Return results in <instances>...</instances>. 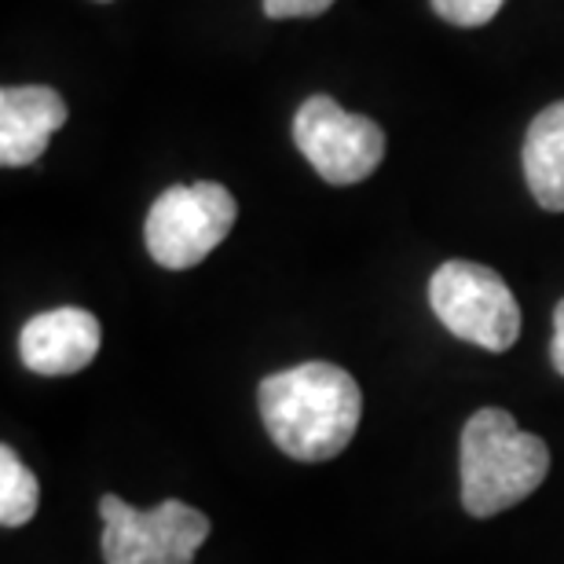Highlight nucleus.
Here are the masks:
<instances>
[{
  "instance_id": "f257e3e1",
  "label": "nucleus",
  "mask_w": 564,
  "mask_h": 564,
  "mask_svg": "<svg viewBox=\"0 0 564 564\" xmlns=\"http://www.w3.org/2000/svg\"><path fill=\"white\" fill-rule=\"evenodd\" d=\"M257 408L282 455L326 462L352 444L364 419V392L348 370L315 359L282 375H268L257 386Z\"/></svg>"
},
{
  "instance_id": "f03ea898",
  "label": "nucleus",
  "mask_w": 564,
  "mask_h": 564,
  "mask_svg": "<svg viewBox=\"0 0 564 564\" xmlns=\"http://www.w3.org/2000/svg\"><path fill=\"white\" fill-rule=\"evenodd\" d=\"M458 473L466 513L495 517L524 502L546 480L550 447L524 433L510 411L484 408L462 429Z\"/></svg>"
},
{
  "instance_id": "7ed1b4c3",
  "label": "nucleus",
  "mask_w": 564,
  "mask_h": 564,
  "mask_svg": "<svg viewBox=\"0 0 564 564\" xmlns=\"http://www.w3.org/2000/svg\"><path fill=\"white\" fill-rule=\"evenodd\" d=\"M235 217H239V206L224 184H213V180L176 184L162 191L147 213V253L169 272H187L228 239Z\"/></svg>"
},
{
  "instance_id": "20e7f679",
  "label": "nucleus",
  "mask_w": 564,
  "mask_h": 564,
  "mask_svg": "<svg viewBox=\"0 0 564 564\" xmlns=\"http://www.w3.org/2000/svg\"><path fill=\"white\" fill-rule=\"evenodd\" d=\"M433 315L451 334L488 352H506L521 337V304L488 264L447 261L429 279Z\"/></svg>"
},
{
  "instance_id": "39448f33",
  "label": "nucleus",
  "mask_w": 564,
  "mask_h": 564,
  "mask_svg": "<svg viewBox=\"0 0 564 564\" xmlns=\"http://www.w3.org/2000/svg\"><path fill=\"white\" fill-rule=\"evenodd\" d=\"M107 564H195L198 546L209 539V517L195 506L165 499L154 510H137L118 495L99 499Z\"/></svg>"
},
{
  "instance_id": "423d86ee",
  "label": "nucleus",
  "mask_w": 564,
  "mask_h": 564,
  "mask_svg": "<svg viewBox=\"0 0 564 564\" xmlns=\"http://www.w3.org/2000/svg\"><path fill=\"white\" fill-rule=\"evenodd\" d=\"M293 143L326 184L348 187L367 180L386 158V132L378 121L348 110L330 96H308L293 118Z\"/></svg>"
},
{
  "instance_id": "0eeeda50",
  "label": "nucleus",
  "mask_w": 564,
  "mask_h": 564,
  "mask_svg": "<svg viewBox=\"0 0 564 564\" xmlns=\"http://www.w3.org/2000/svg\"><path fill=\"white\" fill-rule=\"evenodd\" d=\"M104 326L85 308H52L41 312L22 326L19 356L33 375L66 378L85 370L99 352Z\"/></svg>"
},
{
  "instance_id": "6e6552de",
  "label": "nucleus",
  "mask_w": 564,
  "mask_h": 564,
  "mask_svg": "<svg viewBox=\"0 0 564 564\" xmlns=\"http://www.w3.org/2000/svg\"><path fill=\"white\" fill-rule=\"evenodd\" d=\"M66 99L48 85H19L0 93V162L33 165L48 151L55 129L66 126Z\"/></svg>"
},
{
  "instance_id": "1a4fd4ad",
  "label": "nucleus",
  "mask_w": 564,
  "mask_h": 564,
  "mask_svg": "<svg viewBox=\"0 0 564 564\" xmlns=\"http://www.w3.org/2000/svg\"><path fill=\"white\" fill-rule=\"evenodd\" d=\"M524 180L546 213H564V99L539 110L521 151Z\"/></svg>"
},
{
  "instance_id": "9d476101",
  "label": "nucleus",
  "mask_w": 564,
  "mask_h": 564,
  "mask_svg": "<svg viewBox=\"0 0 564 564\" xmlns=\"http://www.w3.org/2000/svg\"><path fill=\"white\" fill-rule=\"evenodd\" d=\"M37 506H41L37 477L22 466L15 447H0V524L22 528L37 513Z\"/></svg>"
},
{
  "instance_id": "9b49d317",
  "label": "nucleus",
  "mask_w": 564,
  "mask_h": 564,
  "mask_svg": "<svg viewBox=\"0 0 564 564\" xmlns=\"http://www.w3.org/2000/svg\"><path fill=\"white\" fill-rule=\"evenodd\" d=\"M433 11L451 26H462V30H473V26H484L499 15V8L506 0H429Z\"/></svg>"
},
{
  "instance_id": "f8f14e48",
  "label": "nucleus",
  "mask_w": 564,
  "mask_h": 564,
  "mask_svg": "<svg viewBox=\"0 0 564 564\" xmlns=\"http://www.w3.org/2000/svg\"><path fill=\"white\" fill-rule=\"evenodd\" d=\"M334 0H264V15L268 19H312L323 15Z\"/></svg>"
},
{
  "instance_id": "ddd939ff",
  "label": "nucleus",
  "mask_w": 564,
  "mask_h": 564,
  "mask_svg": "<svg viewBox=\"0 0 564 564\" xmlns=\"http://www.w3.org/2000/svg\"><path fill=\"white\" fill-rule=\"evenodd\" d=\"M550 364L564 378V301L554 308V337H550Z\"/></svg>"
},
{
  "instance_id": "4468645a",
  "label": "nucleus",
  "mask_w": 564,
  "mask_h": 564,
  "mask_svg": "<svg viewBox=\"0 0 564 564\" xmlns=\"http://www.w3.org/2000/svg\"><path fill=\"white\" fill-rule=\"evenodd\" d=\"M96 4H110V0H96Z\"/></svg>"
}]
</instances>
